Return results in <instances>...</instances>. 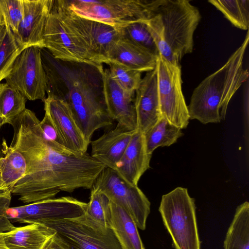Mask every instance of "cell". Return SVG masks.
<instances>
[{"label": "cell", "instance_id": "6da1fadb", "mask_svg": "<svg viewBox=\"0 0 249 249\" xmlns=\"http://www.w3.org/2000/svg\"><path fill=\"white\" fill-rule=\"evenodd\" d=\"M35 113L26 108L15 122L10 145L24 157L25 176L11 190L24 203L54 198L60 191L91 189L106 167L87 153L66 154L53 149L45 137Z\"/></svg>", "mask_w": 249, "mask_h": 249}, {"label": "cell", "instance_id": "7a4b0ae2", "mask_svg": "<svg viewBox=\"0 0 249 249\" xmlns=\"http://www.w3.org/2000/svg\"><path fill=\"white\" fill-rule=\"evenodd\" d=\"M40 53L47 79L46 93L67 103L89 144L95 131L113 124L105 101L103 66L61 61L44 48H40Z\"/></svg>", "mask_w": 249, "mask_h": 249}, {"label": "cell", "instance_id": "3957f363", "mask_svg": "<svg viewBox=\"0 0 249 249\" xmlns=\"http://www.w3.org/2000/svg\"><path fill=\"white\" fill-rule=\"evenodd\" d=\"M249 41L248 31L242 44L226 63L194 89L187 106L190 119L204 124L224 120L231 99L249 78V71L243 66Z\"/></svg>", "mask_w": 249, "mask_h": 249}, {"label": "cell", "instance_id": "277c9868", "mask_svg": "<svg viewBox=\"0 0 249 249\" xmlns=\"http://www.w3.org/2000/svg\"><path fill=\"white\" fill-rule=\"evenodd\" d=\"M201 19L198 8L187 0H160L152 17L144 22L160 54L180 66L182 57L193 52L194 34Z\"/></svg>", "mask_w": 249, "mask_h": 249}, {"label": "cell", "instance_id": "5b68a950", "mask_svg": "<svg viewBox=\"0 0 249 249\" xmlns=\"http://www.w3.org/2000/svg\"><path fill=\"white\" fill-rule=\"evenodd\" d=\"M80 17L116 28L144 21L152 16L159 0H63Z\"/></svg>", "mask_w": 249, "mask_h": 249}, {"label": "cell", "instance_id": "8992f818", "mask_svg": "<svg viewBox=\"0 0 249 249\" xmlns=\"http://www.w3.org/2000/svg\"><path fill=\"white\" fill-rule=\"evenodd\" d=\"M159 212L176 249H200L195 200L178 187L162 196Z\"/></svg>", "mask_w": 249, "mask_h": 249}, {"label": "cell", "instance_id": "52a82bcc", "mask_svg": "<svg viewBox=\"0 0 249 249\" xmlns=\"http://www.w3.org/2000/svg\"><path fill=\"white\" fill-rule=\"evenodd\" d=\"M92 188L124 209L137 227L142 230H145L150 212V202L138 186L125 181L115 170L106 167L97 177Z\"/></svg>", "mask_w": 249, "mask_h": 249}, {"label": "cell", "instance_id": "ba28073f", "mask_svg": "<svg viewBox=\"0 0 249 249\" xmlns=\"http://www.w3.org/2000/svg\"><path fill=\"white\" fill-rule=\"evenodd\" d=\"M53 9L87 44L96 63H106L108 54L121 38L119 28L77 15L65 5L63 0H54Z\"/></svg>", "mask_w": 249, "mask_h": 249}, {"label": "cell", "instance_id": "9c48e42d", "mask_svg": "<svg viewBox=\"0 0 249 249\" xmlns=\"http://www.w3.org/2000/svg\"><path fill=\"white\" fill-rule=\"evenodd\" d=\"M155 68L160 117L181 129L186 128L190 117L182 91L181 67L173 65L160 54Z\"/></svg>", "mask_w": 249, "mask_h": 249}, {"label": "cell", "instance_id": "30bf717a", "mask_svg": "<svg viewBox=\"0 0 249 249\" xmlns=\"http://www.w3.org/2000/svg\"><path fill=\"white\" fill-rule=\"evenodd\" d=\"M43 44L44 48L58 60L100 66L85 41L53 8L45 27Z\"/></svg>", "mask_w": 249, "mask_h": 249}, {"label": "cell", "instance_id": "8fae6325", "mask_svg": "<svg viewBox=\"0 0 249 249\" xmlns=\"http://www.w3.org/2000/svg\"><path fill=\"white\" fill-rule=\"evenodd\" d=\"M4 79L6 83L19 91L27 100L44 102L46 98L47 79L40 48L32 46L23 49Z\"/></svg>", "mask_w": 249, "mask_h": 249}, {"label": "cell", "instance_id": "7c38bea8", "mask_svg": "<svg viewBox=\"0 0 249 249\" xmlns=\"http://www.w3.org/2000/svg\"><path fill=\"white\" fill-rule=\"evenodd\" d=\"M87 203L71 196L49 198L25 205L9 207L6 215L20 223H44L55 220L70 219L82 215Z\"/></svg>", "mask_w": 249, "mask_h": 249}, {"label": "cell", "instance_id": "4fadbf2b", "mask_svg": "<svg viewBox=\"0 0 249 249\" xmlns=\"http://www.w3.org/2000/svg\"><path fill=\"white\" fill-rule=\"evenodd\" d=\"M43 225L53 230L70 249H122L111 229L102 233L75 218L52 220Z\"/></svg>", "mask_w": 249, "mask_h": 249}, {"label": "cell", "instance_id": "5bb4252c", "mask_svg": "<svg viewBox=\"0 0 249 249\" xmlns=\"http://www.w3.org/2000/svg\"><path fill=\"white\" fill-rule=\"evenodd\" d=\"M23 17L15 35L23 49L44 48L43 34L53 0H22Z\"/></svg>", "mask_w": 249, "mask_h": 249}, {"label": "cell", "instance_id": "9a60e30c", "mask_svg": "<svg viewBox=\"0 0 249 249\" xmlns=\"http://www.w3.org/2000/svg\"><path fill=\"white\" fill-rule=\"evenodd\" d=\"M44 101V110L51 118L68 149L76 153H87L89 144L78 127L67 103L52 95Z\"/></svg>", "mask_w": 249, "mask_h": 249}, {"label": "cell", "instance_id": "2e32d148", "mask_svg": "<svg viewBox=\"0 0 249 249\" xmlns=\"http://www.w3.org/2000/svg\"><path fill=\"white\" fill-rule=\"evenodd\" d=\"M104 94L110 118L129 130H138L135 107V93L120 87L109 74L108 69L103 72Z\"/></svg>", "mask_w": 249, "mask_h": 249}, {"label": "cell", "instance_id": "e0dca14e", "mask_svg": "<svg viewBox=\"0 0 249 249\" xmlns=\"http://www.w3.org/2000/svg\"><path fill=\"white\" fill-rule=\"evenodd\" d=\"M135 92L134 103L138 130L145 134L161 117L156 68L147 72Z\"/></svg>", "mask_w": 249, "mask_h": 249}, {"label": "cell", "instance_id": "ac0fdd59", "mask_svg": "<svg viewBox=\"0 0 249 249\" xmlns=\"http://www.w3.org/2000/svg\"><path fill=\"white\" fill-rule=\"evenodd\" d=\"M135 131L117 124L114 128L90 142V156L106 167L116 170Z\"/></svg>", "mask_w": 249, "mask_h": 249}, {"label": "cell", "instance_id": "d6986e66", "mask_svg": "<svg viewBox=\"0 0 249 249\" xmlns=\"http://www.w3.org/2000/svg\"><path fill=\"white\" fill-rule=\"evenodd\" d=\"M151 156L146 152L144 134L137 130L115 171L125 181L138 186L140 178L150 167Z\"/></svg>", "mask_w": 249, "mask_h": 249}, {"label": "cell", "instance_id": "ffe728a7", "mask_svg": "<svg viewBox=\"0 0 249 249\" xmlns=\"http://www.w3.org/2000/svg\"><path fill=\"white\" fill-rule=\"evenodd\" d=\"M157 57L134 43L120 38L109 52L105 64L115 63L140 72L155 69Z\"/></svg>", "mask_w": 249, "mask_h": 249}, {"label": "cell", "instance_id": "44dd1931", "mask_svg": "<svg viewBox=\"0 0 249 249\" xmlns=\"http://www.w3.org/2000/svg\"><path fill=\"white\" fill-rule=\"evenodd\" d=\"M55 232L44 225L32 223L1 232L9 249H43Z\"/></svg>", "mask_w": 249, "mask_h": 249}, {"label": "cell", "instance_id": "7402d4cb", "mask_svg": "<svg viewBox=\"0 0 249 249\" xmlns=\"http://www.w3.org/2000/svg\"><path fill=\"white\" fill-rule=\"evenodd\" d=\"M110 228L122 249H145L138 227L129 213L110 201Z\"/></svg>", "mask_w": 249, "mask_h": 249}, {"label": "cell", "instance_id": "603a6c76", "mask_svg": "<svg viewBox=\"0 0 249 249\" xmlns=\"http://www.w3.org/2000/svg\"><path fill=\"white\" fill-rule=\"evenodd\" d=\"M84 213L76 219L102 233L110 229V203L103 194L91 188Z\"/></svg>", "mask_w": 249, "mask_h": 249}, {"label": "cell", "instance_id": "cb8c5ba5", "mask_svg": "<svg viewBox=\"0 0 249 249\" xmlns=\"http://www.w3.org/2000/svg\"><path fill=\"white\" fill-rule=\"evenodd\" d=\"M0 157V177L3 183L11 191L18 180L26 175L27 163L23 155L13 146L7 145L2 139Z\"/></svg>", "mask_w": 249, "mask_h": 249}, {"label": "cell", "instance_id": "d4e9b609", "mask_svg": "<svg viewBox=\"0 0 249 249\" xmlns=\"http://www.w3.org/2000/svg\"><path fill=\"white\" fill-rule=\"evenodd\" d=\"M224 249H249V203L236 208L224 242Z\"/></svg>", "mask_w": 249, "mask_h": 249}, {"label": "cell", "instance_id": "484cf974", "mask_svg": "<svg viewBox=\"0 0 249 249\" xmlns=\"http://www.w3.org/2000/svg\"><path fill=\"white\" fill-rule=\"evenodd\" d=\"M27 99L7 83H0V128L4 124L13 126L26 109Z\"/></svg>", "mask_w": 249, "mask_h": 249}, {"label": "cell", "instance_id": "4316f807", "mask_svg": "<svg viewBox=\"0 0 249 249\" xmlns=\"http://www.w3.org/2000/svg\"><path fill=\"white\" fill-rule=\"evenodd\" d=\"M182 129L160 117L157 123L144 134L146 152L152 155L159 147L169 146L183 135Z\"/></svg>", "mask_w": 249, "mask_h": 249}, {"label": "cell", "instance_id": "83f0119b", "mask_svg": "<svg viewBox=\"0 0 249 249\" xmlns=\"http://www.w3.org/2000/svg\"><path fill=\"white\" fill-rule=\"evenodd\" d=\"M235 27L247 30L249 27V0H210Z\"/></svg>", "mask_w": 249, "mask_h": 249}, {"label": "cell", "instance_id": "f1b7e54d", "mask_svg": "<svg viewBox=\"0 0 249 249\" xmlns=\"http://www.w3.org/2000/svg\"><path fill=\"white\" fill-rule=\"evenodd\" d=\"M119 29L121 38L134 43L156 57L160 55L155 41L144 21L133 22Z\"/></svg>", "mask_w": 249, "mask_h": 249}, {"label": "cell", "instance_id": "f546056e", "mask_svg": "<svg viewBox=\"0 0 249 249\" xmlns=\"http://www.w3.org/2000/svg\"><path fill=\"white\" fill-rule=\"evenodd\" d=\"M5 28L0 43V76L7 75L16 57L23 50L11 29Z\"/></svg>", "mask_w": 249, "mask_h": 249}, {"label": "cell", "instance_id": "4dcf8cb0", "mask_svg": "<svg viewBox=\"0 0 249 249\" xmlns=\"http://www.w3.org/2000/svg\"><path fill=\"white\" fill-rule=\"evenodd\" d=\"M108 65L112 79L126 91L135 93L141 84L142 72L115 63Z\"/></svg>", "mask_w": 249, "mask_h": 249}, {"label": "cell", "instance_id": "1f68e13d", "mask_svg": "<svg viewBox=\"0 0 249 249\" xmlns=\"http://www.w3.org/2000/svg\"><path fill=\"white\" fill-rule=\"evenodd\" d=\"M0 12L4 26L16 35L23 17L22 0H0Z\"/></svg>", "mask_w": 249, "mask_h": 249}, {"label": "cell", "instance_id": "d6a6232c", "mask_svg": "<svg viewBox=\"0 0 249 249\" xmlns=\"http://www.w3.org/2000/svg\"><path fill=\"white\" fill-rule=\"evenodd\" d=\"M39 126L45 137L55 150L63 154H78L67 148L51 118L46 112H45L43 119L39 122Z\"/></svg>", "mask_w": 249, "mask_h": 249}, {"label": "cell", "instance_id": "836d02e7", "mask_svg": "<svg viewBox=\"0 0 249 249\" xmlns=\"http://www.w3.org/2000/svg\"><path fill=\"white\" fill-rule=\"evenodd\" d=\"M11 199V190L3 183L0 177V232L10 231L15 227L6 215Z\"/></svg>", "mask_w": 249, "mask_h": 249}, {"label": "cell", "instance_id": "e575fe53", "mask_svg": "<svg viewBox=\"0 0 249 249\" xmlns=\"http://www.w3.org/2000/svg\"><path fill=\"white\" fill-rule=\"evenodd\" d=\"M43 249H70L58 235L55 234L47 241Z\"/></svg>", "mask_w": 249, "mask_h": 249}, {"label": "cell", "instance_id": "d590c367", "mask_svg": "<svg viewBox=\"0 0 249 249\" xmlns=\"http://www.w3.org/2000/svg\"><path fill=\"white\" fill-rule=\"evenodd\" d=\"M0 249H9L5 244L1 232H0Z\"/></svg>", "mask_w": 249, "mask_h": 249}, {"label": "cell", "instance_id": "8d00e7d4", "mask_svg": "<svg viewBox=\"0 0 249 249\" xmlns=\"http://www.w3.org/2000/svg\"><path fill=\"white\" fill-rule=\"evenodd\" d=\"M6 28L4 25L0 26V43L5 34Z\"/></svg>", "mask_w": 249, "mask_h": 249}, {"label": "cell", "instance_id": "74e56055", "mask_svg": "<svg viewBox=\"0 0 249 249\" xmlns=\"http://www.w3.org/2000/svg\"><path fill=\"white\" fill-rule=\"evenodd\" d=\"M4 25L2 16L0 12V26Z\"/></svg>", "mask_w": 249, "mask_h": 249}, {"label": "cell", "instance_id": "f35d334b", "mask_svg": "<svg viewBox=\"0 0 249 249\" xmlns=\"http://www.w3.org/2000/svg\"><path fill=\"white\" fill-rule=\"evenodd\" d=\"M7 76V75H0V82L3 80L4 79L5 77Z\"/></svg>", "mask_w": 249, "mask_h": 249}, {"label": "cell", "instance_id": "ab89813d", "mask_svg": "<svg viewBox=\"0 0 249 249\" xmlns=\"http://www.w3.org/2000/svg\"><path fill=\"white\" fill-rule=\"evenodd\" d=\"M1 148L0 147V157L1 156Z\"/></svg>", "mask_w": 249, "mask_h": 249}]
</instances>
